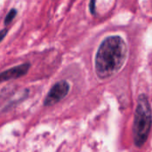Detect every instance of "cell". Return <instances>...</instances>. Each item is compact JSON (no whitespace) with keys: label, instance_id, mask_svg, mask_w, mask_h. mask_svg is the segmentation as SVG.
Here are the masks:
<instances>
[{"label":"cell","instance_id":"cell-1","mask_svg":"<svg viewBox=\"0 0 152 152\" xmlns=\"http://www.w3.org/2000/svg\"><path fill=\"white\" fill-rule=\"evenodd\" d=\"M127 58V45L119 36L105 38L95 56V72L100 79L115 76L123 68Z\"/></svg>","mask_w":152,"mask_h":152},{"label":"cell","instance_id":"cell-2","mask_svg":"<svg viewBox=\"0 0 152 152\" xmlns=\"http://www.w3.org/2000/svg\"><path fill=\"white\" fill-rule=\"evenodd\" d=\"M152 126V111L148 97L141 94L137 101L134 122L133 127L134 142L135 146L142 147L150 135Z\"/></svg>","mask_w":152,"mask_h":152},{"label":"cell","instance_id":"cell-3","mask_svg":"<svg viewBox=\"0 0 152 152\" xmlns=\"http://www.w3.org/2000/svg\"><path fill=\"white\" fill-rule=\"evenodd\" d=\"M69 92V84L67 81H60L56 83L49 91L45 99V106H52L61 101Z\"/></svg>","mask_w":152,"mask_h":152},{"label":"cell","instance_id":"cell-4","mask_svg":"<svg viewBox=\"0 0 152 152\" xmlns=\"http://www.w3.org/2000/svg\"><path fill=\"white\" fill-rule=\"evenodd\" d=\"M30 68L29 63H23L11 69H8L0 73V83L9 81L12 79H16L25 76Z\"/></svg>","mask_w":152,"mask_h":152},{"label":"cell","instance_id":"cell-5","mask_svg":"<svg viewBox=\"0 0 152 152\" xmlns=\"http://www.w3.org/2000/svg\"><path fill=\"white\" fill-rule=\"evenodd\" d=\"M16 14H17L16 9H11V10L9 11V12L7 13V15L5 16V18H4V24H5V25H6V24H9V23L15 18Z\"/></svg>","mask_w":152,"mask_h":152},{"label":"cell","instance_id":"cell-6","mask_svg":"<svg viewBox=\"0 0 152 152\" xmlns=\"http://www.w3.org/2000/svg\"><path fill=\"white\" fill-rule=\"evenodd\" d=\"M90 11L92 14H94L95 12V0H91L90 2Z\"/></svg>","mask_w":152,"mask_h":152},{"label":"cell","instance_id":"cell-7","mask_svg":"<svg viewBox=\"0 0 152 152\" xmlns=\"http://www.w3.org/2000/svg\"><path fill=\"white\" fill-rule=\"evenodd\" d=\"M7 31H8L7 28H4L0 31V42L5 37V36L7 35Z\"/></svg>","mask_w":152,"mask_h":152}]
</instances>
